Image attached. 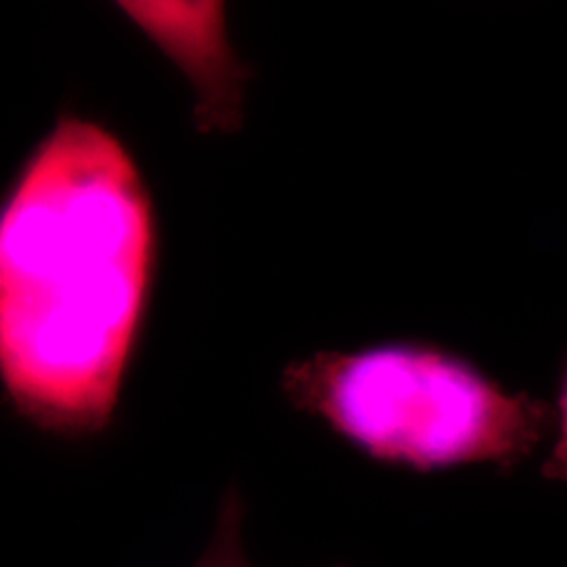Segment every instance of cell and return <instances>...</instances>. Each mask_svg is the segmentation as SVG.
<instances>
[{
    "label": "cell",
    "mask_w": 567,
    "mask_h": 567,
    "mask_svg": "<svg viewBox=\"0 0 567 567\" xmlns=\"http://www.w3.org/2000/svg\"><path fill=\"white\" fill-rule=\"evenodd\" d=\"M156 206L121 135L63 112L0 213V377L28 425L105 433L143 339L158 274Z\"/></svg>",
    "instance_id": "obj_1"
},
{
    "label": "cell",
    "mask_w": 567,
    "mask_h": 567,
    "mask_svg": "<svg viewBox=\"0 0 567 567\" xmlns=\"http://www.w3.org/2000/svg\"><path fill=\"white\" fill-rule=\"evenodd\" d=\"M543 475L548 482L567 484V368L557 400V437L543 465Z\"/></svg>",
    "instance_id": "obj_5"
},
{
    "label": "cell",
    "mask_w": 567,
    "mask_h": 567,
    "mask_svg": "<svg viewBox=\"0 0 567 567\" xmlns=\"http://www.w3.org/2000/svg\"><path fill=\"white\" fill-rule=\"evenodd\" d=\"M286 400L381 465L416 473L522 465L557 425L529 393L426 341L316 351L282 370Z\"/></svg>",
    "instance_id": "obj_2"
},
{
    "label": "cell",
    "mask_w": 567,
    "mask_h": 567,
    "mask_svg": "<svg viewBox=\"0 0 567 567\" xmlns=\"http://www.w3.org/2000/svg\"><path fill=\"white\" fill-rule=\"evenodd\" d=\"M122 13L173 61L196 93V126L234 133L243 126L250 70L229 41L224 2H118Z\"/></svg>",
    "instance_id": "obj_3"
},
{
    "label": "cell",
    "mask_w": 567,
    "mask_h": 567,
    "mask_svg": "<svg viewBox=\"0 0 567 567\" xmlns=\"http://www.w3.org/2000/svg\"><path fill=\"white\" fill-rule=\"evenodd\" d=\"M244 508L243 494L238 487H227L217 511L210 543L194 567H252L244 550Z\"/></svg>",
    "instance_id": "obj_4"
}]
</instances>
